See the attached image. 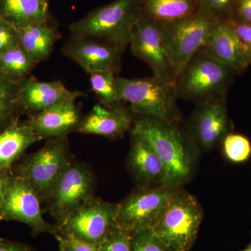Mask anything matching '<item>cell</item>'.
I'll use <instances>...</instances> for the list:
<instances>
[{
  "mask_svg": "<svg viewBox=\"0 0 251 251\" xmlns=\"http://www.w3.org/2000/svg\"><path fill=\"white\" fill-rule=\"evenodd\" d=\"M48 1H49V0H48Z\"/></svg>",
  "mask_w": 251,
  "mask_h": 251,
  "instance_id": "ab89813d",
  "label": "cell"
},
{
  "mask_svg": "<svg viewBox=\"0 0 251 251\" xmlns=\"http://www.w3.org/2000/svg\"><path fill=\"white\" fill-rule=\"evenodd\" d=\"M130 49L153 72V76L170 85H176L178 74L163 39L162 24L140 13L132 29Z\"/></svg>",
  "mask_w": 251,
  "mask_h": 251,
  "instance_id": "9c48e42d",
  "label": "cell"
},
{
  "mask_svg": "<svg viewBox=\"0 0 251 251\" xmlns=\"http://www.w3.org/2000/svg\"><path fill=\"white\" fill-rule=\"evenodd\" d=\"M230 128L226 96H219L197 103L188 134L195 145L206 151L221 143Z\"/></svg>",
  "mask_w": 251,
  "mask_h": 251,
  "instance_id": "7c38bea8",
  "label": "cell"
},
{
  "mask_svg": "<svg viewBox=\"0 0 251 251\" xmlns=\"http://www.w3.org/2000/svg\"><path fill=\"white\" fill-rule=\"evenodd\" d=\"M0 251H36L34 248L23 243L0 239Z\"/></svg>",
  "mask_w": 251,
  "mask_h": 251,
  "instance_id": "e575fe53",
  "label": "cell"
},
{
  "mask_svg": "<svg viewBox=\"0 0 251 251\" xmlns=\"http://www.w3.org/2000/svg\"><path fill=\"white\" fill-rule=\"evenodd\" d=\"M116 205L92 199L71 214L59 226V231L70 232L80 239L99 246L115 227Z\"/></svg>",
  "mask_w": 251,
  "mask_h": 251,
  "instance_id": "4fadbf2b",
  "label": "cell"
},
{
  "mask_svg": "<svg viewBox=\"0 0 251 251\" xmlns=\"http://www.w3.org/2000/svg\"><path fill=\"white\" fill-rule=\"evenodd\" d=\"M98 247L99 251H131V232L115 226Z\"/></svg>",
  "mask_w": 251,
  "mask_h": 251,
  "instance_id": "f1b7e54d",
  "label": "cell"
},
{
  "mask_svg": "<svg viewBox=\"0 0 251 251\" xmlns=\"http://www.w3.org/2000/svg\"><path fill=\"white\" fill-rule=\"evenodd\" d=\"M227 21H228L231 27L235 31L241 41L245 44L251 52V25L239 22L231 18H229Z\"/></svg>",
  "mask_w": 251,
  "mask_h": 251,
  "instance_id": "836d02e7",
  "label": "cell"
},
{
  "mask_svg": "<svg viewBox=\"0 0 251 251\" xmlns=\"http://www.w3.org/2000/svg\"><path fill=\"white\" fill-rule=\"evenodd\" d=\"M36 64L21 46L0 53V73L14 80L27 77Z\"/></svg>",
  "mask_w": 251,
  "mask_h": 251,
  "instance_id": "d4e9b609",
  "label": "cell"
},
{
  "mask_svg": "<svg viewBox=\"0 0 251 251\" xmlns=\"http://www.w3.org/2000/svg\"><path fill=\"white\" fill-rule=\"evenodd\" d=\"M0 17L18 29L49 22L48 0H0Z\"/></svg>",
  "mask_w": 251,
  "mask_h": 251,
  "instance_id": "44dd1931",
  "label": "cell"
},
{
  "mask_svg": "<svg viewBox=\"0 0 251 251\" xmlns=\"http://www.w3.org/2000/svg\"><path fill=\"white\" fill-rule=\"evenodd\" d=\"M202 211L192 195L176 190L152 229L173 251H190L202 224Z\"/></svg>",
  "mask_w": 251,
  "mask_h": 251,
  "instance_id": "5b68a950",
  "label": "cell"
},
{
  "mask_svg": "<svg viewBox=\"0 0 251 251\" xmlns=\"http://www.w3.org/2000/svg\"><path fill=\"white\" fill-rule=\"evenodd\" d=\"M29 122L41 140L62 138L77 128L80 114L75 101H68L33 114Z\"/></svg>",
  "mask_w": 251,
  "mask_h": 251,
  "instance_id": "ac0fdd59",
  "label": "cell"
},
{
  "mask_svg": "<svg viewBox=\"0 0 251 251\" xmlns=\"http://www.w3.org/2000/svg\"><path fill=\"white\" fill-rule=\"evenodd\" d=\"M20 46V30L0 17V53Z\"/></svg>",
  "mask_w": 251,
  "mask_h": 251,
  "instance_id": "4dcf8cb0",
  "label": "cell"
},
{
  "mask_svg": "<svg viewBox=\"0 0 251 251\" xmlns=\"http://www.w3.org/2000/svg\"><path fill=\"white\" fill-rule=\"evenodd\" d=\"M11 175L7 172H0V206L2 202Z\"/></svg>",
  "mask_w": 251,
  "mask_h": 251,
  "instance_id": "d590c367",
  "label": "cell"
},
{
  "mask_svg": "<svg viewBox=\"0 0 251 251\" xmlns=\"http://www.w3.org/2000/svg\"><path fill=\"white\" fill-rule=\"evenodd\" d=\"M92 90L98 97L100 103L110 105L120 101L117 93V77L110 71H100L91 73Z\"/></svg>",
  "mask_w": 251,
  "mask_h": 251,
  "instance_id": "484cf974",
  "label": "cell"
},
{
  "mask_svg": "<svg viewBox=\"0 0 251 251\" xmlns=\"http://www.w3.org/2000/svg\"><path fill=\"white\" fill-rule=\"evenodd\" d=\"M236 0H199L198 9L214 16L220 21L230 18Z\"/></svg>",
  "mask_w": 251,
  "mask_h": 251,
  "instance_id": "f546056e",
  "label": "cell"
},
{
  "mask_svg": "<svg viewBox=\"0 0 251 251\" xmlns=\"http://www.w3.org/2000/svg\"><path fill=\"white\" fill-rule=\"evenodd\" d=\"M229 18L251 25V0H236Z\"/></svg>",
  "mask_w": 251,
  "mask_h": 251,
  "instance_id": "d6a6232c",
  "label": "cell"
},
{
  "mask_svg": "<svg viewBox=\"0 0 251 251\" xmlns=\"http://www.w3.org/2000/svg\"><path fill=\"white\" fill-rule=\"evenodd\" d=\"M0 216L5 221H14L27 225L34 234L50 233L55 237L59 226L44 219L40 198L25 178L11 175L2 202Z\"/></svg>",
  "mask_w": 251,
  "mask_h": 251,
  "instance_id": "ba28073f",
  "label": "cell"
},
{
  "mask_svg": "<svg viewBox=\"0 0 251 251\" xmlns=\"http://www.w3.org/2000/svg\"><path fill=\"white\" fill-rule=\"evenodd\" d=\"M60 34L50 22L20 29V46L38 64L49 57Z\"/></svg>",
  "mask_w": 251,
  "mask_h": 251,
  "instance_id": "7402d4cb",
  "label": "cell"
},
{
  "mask_svg": "<svg viewBox=\"0 0 251 251\" xmlns=\"http://www.w3.org/2000/svg\"><path fill=\"white\" fill-rule=\"evenodd\" d=\"M2 221V219H1V216H0V222Z\"/></svg>",
  "mask_w": 251,
  "mask_h": 251,
  "instance_id": "f35d334b",
  "label": "cell"
},
{
  "mask_svg": "<svg viewBox=\"0 0 251 251\" xmlns=\"http://www.w3.org/2000/svg\"><path fill=\"white\" fill-rule=\"evenodd\" d=\"M27 121L17 120L0 133V172L9 173L14 162L41 140Z\"/></svg>",
  "mask_w": 251,
  "mask_h": 251,
  "instance_id": "ffe728a7",
  "label": "cell"
},
{
  "mask_svg": "<svg viewBox=\"0 0 251 251\" xmlns=\"http://www.w3.org/2000/svg\"><path fill=\"white\" fill-rule=\"evenodd\" d=\"M55 238L63 243L68 251H99L98 246L85 242L70 232L59 231Z\"/></svg>",
  "mask_w": 251,
  "mask_h": 251,
  "instance_id": "1f68e13d",
  "label": "cell"
},
{
  "mask_svg": "<svg viewBox=\"0 0 251 251\" xmlns=\"http://www.w3.org/2000/svg\"><path fill=\"white\" fill-rule=\"evenodd\" d=\"M20 82L0 73V133L23 113L18 100Z\"/></svg>",
  "mask_w": 251,
  "mask_h": 251,
  "instance_id": "cb8c5ba5",
  "label": "cell"
},
{
  "mask_svg": "<svg viewBox=\"0 0 251 251\" xmlns=\"http://www.w3.org/2000/svg\"><path fill=\"white\" fill-rule=\"evenodd\" d=\"M199 0H142L141 14L161 23L168 24L196 12Z\"/></svg>",
  "mask_w": 251,
  "mask_h": 251,
  "instance_id": "603a6c76",
  "label": "cell"
},
{
  "mask_svg": "<svg viewBox=\"0 0 251 251\" xmlns=\"http://www.w3.org/2000/svg\"><path fill=\"white\" fill-rule=\"evenodd\" d=\"M140 117L133 124L132 134L148 142L160 157L166 167L170 186L184 182L192 168L188 148L195 144L191 137L181 131L177 124L155 117Z\"/></svg>",
  "mask_w": 251,
  "mask_h": 251,
  "instance_id": "6da1fadb",
  "label": "cell"
},
{
  "mask_svg": "<svg viewBox=\"0 0 251 251\" xmlns=\"http://www.w3.org/2000/svg\"><path fill=\"white\" fill-rule=\"evenodd\" d=\"M94 105L90 113L81 120L77 130L82 134L117 138L133 128L134 122L127 109L119 103Z\"/></svg>",
  "mask_w": 251,
  "mask_h": 251,
  "instance_id": "e0dca14e",
  "label": "cell"
},
{
  "mask_svg": "<svg viewBox=\"0 0 251 251\" xmlns=\"http://www.w3.org/2000/svg\"><path fill=\"white\" fill-rule=\"evenodd\" d=\"M219 21L198 9L182 19L162 24L165 44L178 75L194 55L204 49Z\"/></svg>",
  "mask_w": 251,
  "mask_h": 251,
  "instance_id": "8992f818",
  "label": "cell"
},
{
  "mask_svg": "<svg viewBox=\"0 0 251 251\" xmlns=\"http://www.w3.org/2000/svg\"><path fill=\"white\" fill-rule=\"evenodd\" d=\"M70 162L66 137L52 138L21 166L20 174L29 181L40 199H47Z\"/></svg>",
  "mask_w": 251,
  "mask_h": 251,
  "instance_id": "8fae6325",
  "label": "cell"
},
{
  "mask_svg": "<svg viewBox=\"0 0 251 251\" xmlns=\"http://www.w3.org/2000/svg\"><path fill=\"white\" fill-rule=\"evenodd\" d=\"M130 163L138 179L146 184L170 186L166 167L148 142L133 134Z\"/></svg>",
  "mask_w": 251,
  "mask_h": 251,
  "instance_id": "d6986e66",
  "label": "cell"
},
{
  "mask_svg": "<svg viewBox=\"0 0 251 251\" xmlns=\"http://www.w3.org/2000/svg\"><path fill=\"white\" fill-rule=\"evenodd\" d=\"M57 240L59 243V251H68L65 247H64V244H63V243L59 239H57Z\"/></svg>",
  "mask_w": 251,
  "mask_h": 251,
  "instance_id": "8d00e7d4",
  "label": "cell"
},
{
  "mask_svg": "<svg viewBox=\"0 0 251 251\" xmlns=\"http://www.w3.org/2000/svg\"><path fill=\"white\" fill-rule=\"evenodd\" d=\"M125 48L100 39L71 38L62 48V52L88 74L100 71L116 74L121 67Z\"/></svg>",
  "mask_w": 251,
  "mask_h": 251,
  "instance_id": "5bb4252c",
  "label": "cell"
},
{
  "mask_svg": "<svg viewBox=\"0 0 251 251\" xmlns=\"http://www.w3.org/2000/svg\"><path fill=\"white\" fill-rule=\"evenodd\" d=\"M221 143L225 156L232 163H244L251 158V142L245 135L229 133Z\"/></svg>",
  "mask_w": 251,
  "mask_h": 251,
  "instance_id": "4316f807",
  "label": "cell"
},
{
  "mask_svg": "<svg viewBox=\"0 0 251 251\" xmlns=\"http://www.w3.org/2000/svg\"><path fill=\"white\" fill-rule=\"evenodd\" d=\"M236 73L200 51L186 64L176 81L178 97L198 103L226 96Z\"/></svg>",
  "mask_w": 251,
  "mask_h": 251,
  "instance_id": "277c9868",
  "label": "cell"
},
{
  "mask_svg": "<svg viewBox=\"0 0 251 251\" xmlns=\"http://www.w3.org/2000/svg\"><path fill=\"white\" fill-rule=\"evenodd\" d=\"M131 251H173L157 237L152 229L131 232Z\"/></svg>",
  "mask_w": 251,
  "mask_h": 251,
  "instance_id": "83f0119b",
  "label": "cell"
},
{
  "mask_svg": "<svg viewBox=\"0 0 251 251\" xmlns=\"http://www.w3.org/2000/svg\"><path fill=\"white\" fill-rule=\"evenodd\" d=\"M120 101L129 103L133 113L177 124L180 112L176 85H170L155 77L126 78L117 77Z\"/></svg>",
  "mask_w": 251,
  "mask_h": 251,
  "instance_id": "3957f363",
  "label": "cell"
},
{
  "mask_svg": "<svg viewBox=\"0 0 251 251\" xmlns=\"http://www.w3.org/2000/svg\"><path fill=\"white\" fill-rule=\"evenodd\" d=\"M142 0H115L69 26L72 38L100 39L126 46L141 12Z\"/></svg>",
  "mask_w": 251,
  "mask_h": 251,
  "instance_id": "7a4b0ae2",
  "label": "cell"
},
{
  "mask_svg": "<svg viewBox=\"0 0 251 251\" xmlns=\"http://www.w3.org/2000/svg\"><path fill=\"white\" fill-rule=\"evenodd\" d=\"M177 189L176 186L166 185L144 188L132 193L116 205L115 226L130 232L152 229Z\"/></svg>",
  "mask_w": 251,
  "mask_h": 251,
  "instance_id": "52a82bcc",
  "label": "cell"
},
{
  "mask_svg": "<svg viewBox=\"0 0 251 251\" xmlns=\"http://www.w3.org/2000/svg\"><path fill=\"white\" fill-rule=\"evenodd\" d=\"M203 50L209 57L231 68L236 74L245 72L251 64V51L227 20L217 23Z\"/></svg>",
  "mask_w": 251,
  "mask_h": 251,
  "instance_id": "2e32d148",
  "label": "cell"
},
{
  "mask_svg": "<svg viewBox=\"0 0 251 251\" xmlns=\"http://www.w3.org/2000/svg\"><path fill=\"white\" fill-rule=\"evenodd\" d=\"M85 95L79 91L69 90L61 80H38L26 77L20 82L18 100L23 112L36 114L68 101H75Z\"/></svg>",
  "mask_w": 251,
  "mask_h": 251,
  "instance_id": "9a60e30c",
  "label": "cell"
},
{
  "mask_svg": "<svg viewBox=\"0 0 251 251\" xmlns=\"http://www.w3.org/2000/svg\"><path fill=\"white\" fill-rule=\"evenodd\" d=\"M94 186L88 168L79 163H69L46 199L58 226L94 199Z\"/></svg>",
  "mask_w": 251,
  "mask_h": 251,
  "instance_id": "30bf717a",
  "label": "cell"
},
{
  "mask_svg": "<svg viewBox=\"0 0 251 251\" xmlns=\"http://www.w3.org/2000/svg\"><path fill=\"white\" fill-rule=\"evenodd\" d=\"M241 251H251V242L247 246L244 250Z\"/></svg>",
  "mask_w": 251,
  "mask_h": 251,
  "instance_id": "74e56055",
  "label": "cell"
}]
</instances>
